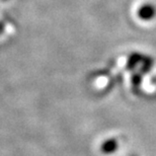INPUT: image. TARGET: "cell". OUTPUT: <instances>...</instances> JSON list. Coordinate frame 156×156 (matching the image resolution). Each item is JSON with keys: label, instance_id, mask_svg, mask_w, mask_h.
<instances>
[{"label": "cell", "instance_id": "1", "mask_svg": "<svg viewBox=\"0 0 156 156\" xmlns=\"http://www.w3.org/2000/svg\"><path fill=\"white\" fill-rule=\"evenodd\" d=\"M117 148V143L115 140H108L101 145V151L105 154H110L114 152Z\"/></svg>", "mask_w": 156, "mask_h": 156}, {"label": "cell", "instance_id": "2", "mask_svg": "<svg viewBox=\"0 0 156 156\" xmlns=\"http://www.w3.org/2000/svg\"><path fill=\"white\" fill-rule=\"evenodd\" d=\"M2 1H7V0H2Z\"/></svg>", "mask_w": 156, "mask_h": 156}]
</instances>
